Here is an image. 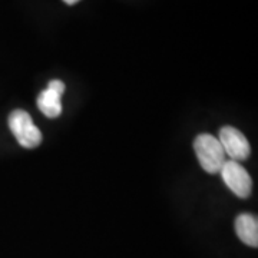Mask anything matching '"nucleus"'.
<instances>
[{
  "instance_id": "39448f33",
  "label": "nucleus",
  "mask_w": 258,
  "mask_h": 258,
  "mask_svg": "<svg viewBox=\"0 0 258 258\" xmlns=\"http://www.w3.org/2000/svg\"><path fill=\"white\" fill-rule=\"evenodd\" d=\"M64 92V83L62 81H50L45 91L37 98V108L47 118H57L62 113V95Z\"/></svg>"
},
{
  "instance_id": "0eeeda50",
  "label": "nucleus",
  "mask_w": 258,
  "mask_h": 258,
  "mask_svg": "<svg viewBox=\"0 0 258 258\" xmlns=\"http://www.w3.org/2000/svg\"><path fill=\"white\" fill-rule=\"evenodd\" d=\"M64 3H66V5H76V3H78V2H81V0H63Z\"/></svg>"
},
{
  "instance_id": "20e7f679",
  "label": "nucleus",
  "mask_w": 258,
  "mask_h": 258,
  "mask_svg": "<svg viewBox=\"0 0 258 258\" xmlns=\"http://www.w3.org/2000/svg\"><path fill=\"white\" fill-rule=\"evenodd\" d=\"M218 141L221 144L225 155H228L231 161L240 162V161L247 159L251 154V147L247 138L244 137V134H241L238 129L232 128V126H224L220 131Z\"/></svg>"
},
{
  "instance_id": "7ed1b4c3",
  "label": "nucleus",
  "mask_w": 258,
  "mask_h": 258,
  "mask_svg": "<svg viewBox=\"0 0 258 258\" xmlns=\"http://www.w3.org/2000/svg\"><path fill=\"white\" fill-rule=\"evenodd\" d=\"M225 185L240 198H247L252 189V181L247 169L235 161H225L220 171Z\"/></svg>"
},
{
  "instance_id": "423d86ee",
  "label": "nucleus",
  "mask_w": 258,
  "mask_h": 258,
  "mask_svg": "<svg viewBox=\"0 0 258 258\" xmlns=\"http://www.w3.org/2000/svg\"><path fill=\"white\" fill-rule=\"evenodd\" d=\"M235 231L237 235L244 244L249 247L258 245V221L257 218L251 214H241L237 217L235 221Z\"/></svg>"
},
{
  "instance_id": "f257e3e1",
  "label": "nucleus",
  "mask_w": 258,
  "mask_h": 258,
  "mask_svg": "<svg viewBox=\"0 0 258 258\" xmlns=\"http://www.w3.org/2000/svg\"><path fill=\"white\" fill-rule=\"evenodd\" d=\"M194 149L204 171L208 174H220L227 155L218 138L210 134H201L194 141Z\"/></svg>"
},
{
  "instance_id": "f03ea898",
  "label": "nucleus",
  "mask_w": 258,
  "mask_h": 258,
  "mask_svg": "<svg viewBox=\"0 0 258 258\" xmlns=\"http://www.w3.org/2000/svg\"><path fill=\"white\" fill-rule=\"evenodd\" d=\"M9 128L23 148H36L42 142V132L33 123L32 116L23 109H16L10 113Z\"/></svg>"
}]
</instances>
